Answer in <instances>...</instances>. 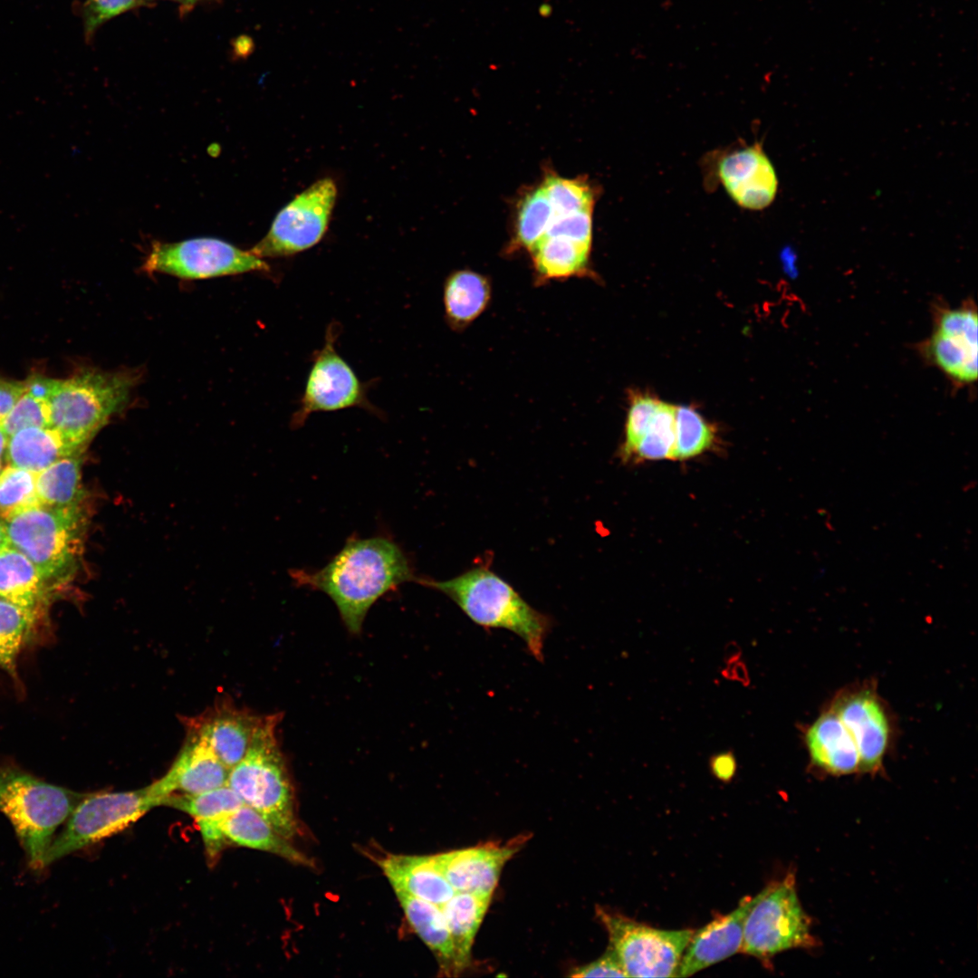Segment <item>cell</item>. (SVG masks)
<instances>
[{
	"instance_id": "obj_39",
	"label": "cell",
	"mask_w": 978,
	"mask_h": 978,
	"mask_svg": "<svg viewBox=\"0 0 978 978\" xmlns=\"http://www.w3.org/2000/svg\"><path fill=\"white\" fill-rule=\"evenodd\" d=\"M144 3V0H87L82 9L86 40L108 20Z\"/></svg>"
},
{
	"instance_id": "obj_23",
	"label": "cell",
	"mask_w": 978,
	"mask_h": 978,
	"mask_svg": "<svg viewBox=\"0 0 978 978\" xmlns=\"http://www.w3.org/2000/svg\"><path fill=\"white\" fill-rule=\"evenodd\" d=\"M395 893L408 923L434 954L441 974L456 976L462 973L440 906L401 891Z\"/></svg>"
},
{
	"instance_id": "obj_34",
	"label": "cell",
	"mask_w": 978,
	"mask_h": 978,
	"mask_svg": "<svg viewBox=\"0 0 978 978\" xmlns=\"http://www.w3.org/2000/svg\"><path fill=\"white\" fill-rule=\"evenodd\" d=\"M541 186L552 206L554 216L594 209L597 189L586 179L567 178L549 172L545 174Z\"/></svg>"
},
{
	"instance_id": "obj_3",
	"label": "cell",
	"mask_w": 978,
	"mask_h": 978,
	"mask_svg": "<svg viewBox=\"0 0 978 978\" xmlns=\"http://www.w3.org/2000/svg\"><path fill=\"white\" fill-rule=\"evenodd\" d=\"M137 376L130 370L85 369L65 379L48 378L50 427L82 453L97 432L127 405Z\"/></svg>"
},
{
	"instance_id": "obj_28",
	"label": "cell",
	"mask_w": 978,
	"mask_h": 978,
	"mask_svg": "<svg viewBox=\"0 0 978 978\" xmlns=\"http://www.w3.org/2000/svg\"><path fill=\"white\" fill-rule=\"evenodd\" d=\"M491 899L492 895L455 892L440 906L462 972L470 964L472 944Z\"/></svg>"
},
{
	"instance_id": "obj_11",
	"label": "cell",
	"mask_w": 978,
	"mask_h": 978,
	"mask_svg": "<svg viewBox=\"0 0 978 978\" xmlns=\"http://www.w3.org/2000/svg\"><path fill=\"white\" fill-rule=\"evenodd\" d=\"M337 194L332 178L317 180L278 212L267 234L249 251L264 259L291 256L314 246L326 233Z\"/></svg>"
},
{
	"instance_id": "obj_43",
	"label": "cell",
	"mask_w": 978,
	"mask_h": 978,
	"mask_svg": "<svg viewBox=\"0 0 978 978\" xmlns=\"http://www.w3.org/2000/svg\"><path fill=\"white\" fill-rule=\"evenodd\" d=\"M712 773L721 781H730L737 768L736 758L732 751L717 753L710 758Z\"/></svg>"
},
{
	"instance_id": "obj_1",
	"label": "cell",
	"mask_w": 978,
	"mask_h": 978,
	"mask_svg": "<svg viewBox=\"0 0 978 978\" xmlns=\"http://www.w3.org/2000/svg\"><path fill=\"white\" fill-rule=\"evenodd\" d=\"M290 576L298 587L327 594L353 634L361 631L368 611L379 598L417 579L404 551L385 536H351L322 568L293 569Z\"/></svg>"
},
{
	"instance_id": "obj_4",
	"label": "cell",
	"mask_w": 978,
	"mask_h": 978,
	"mask_svg": "<svg viewBox=\"0 0 978 978\" xmlns=\"http://www.w3.org/2000/svg\"><path fill=\"white\" fill-rule=\"evenodd\" d=\"M88 793L57 786L15 767L0 769V812L12 823L29 866L44 859L58 827Z\"/></svg>"
},
{
	"instance_id": "obj_31",
	"label": "cell",
	"mask_w": 978,
	"mask_h": 978,
	"mask_svg": "<svg viewBox=\"0 0 978 978\" xmlns=\"http://www.w3.org/2000/svg\"><path fill=\"white\" fill-rule=\"evenodd\" d=\"M244 804L237 793L227 784L197 794L174 793L161 805L183 811L196 823L220 820Z\"/></svg>"
},
{
	"instance_id": "obj_16",
	"label": "cell",
	"mask_w": 978,
	"mask_h": 978,
	"mask_svg": "<svg viewBox=\"0 0 978 978\" xmlns=\"http://www.w3.org/2000/svg\"><path fill=\"white\" fill-rule=\"evenodd\" d=\"M265 715L238 707L230 697L218 698L200 714L182 717L186 730L192 731L210 745L229 769L247 753Z\"/></svg>"
},
{
	"instance_id": "obj_14",
	"label": "cell",
	"mask_w": 978,
	"mask_h": 978,
	"mask_svg": "<svg viewBox=\"0 0 978 978\" xmlns=\"http://www.w3.org/2000/svg\"><path fill=\"white\" fill-rule=\"evenodd\" d=\"M840 718L857 746L860 772L883 771L890 753L896 724L884 699L868 682L839 690L828 705Z\"/></svg>"
},
{
	"instance_id": "obj_15",
	"label": "cell",
	"mask_w": 978,
	"mask_h": 978,
	"mask_svg": "<svg viewBox=\"0 0 978 978\" xmlns=\"http://www.w3.org/2000/svg\"><path fill=\"white\" fill-rule=\"evenodd\" d=\"M714 173L732 200L742 208L762 210L776 197L777 174L760 143L720 153Z\"/></svg>"
},
{
	"instance_id": "obj_10",
	"label": "cell",
	"mask_w": 978,
	"mask_h": 978,
	"mask_svg": "<svg viewBox=\"0 0 978 978\" xmlns=\"http://www.w3.org/2000/svg\"><path fill=\"white\" fill-rule=\"evenodd\" d=\"M339 334L340 325L332 321L327 327L323 345L313 354L299 408L291 417L292 429L302 427L316 412L360 408L379 415L365 386L336 350Z\"/></svg>"
},
{
	"instance_id": "obj_27",
	"label": "cell",
	"mask_w": 978,
	"mask_h": 978,
	"mask_svg": "<svg viewBox=\"0 0 978 978\" xmlns=\"http://www.w3.org/2000/svg\"><path fill=\"white\" fill-rule=\"evenodd\" d=\"M591 245L561 236H543L530 251L542 281L586 275Z\"/></svg>"
},
{
	"instance_id": "obj_19",
	"label": "cell",
	"mask_w": 978,
	"mask_h": 978,
	"mask_svg": "<svg viewBox=\"0 0 978 978\" xmlns=\"http://www.w3.org/2000/svg\"><path fill=\"white\" fill-rule=\"evenodd\" d=\"M758 898H743L728 915L718 916L713 921L694 930L681 957L676 977L691 976L741 952L746 916Z\"/></svg>"
},
{
	"instance_id": "obj_24",
	"label": "cell",
	"mask_w": 978,
	"mask_h": 978,
	"mask_svg": "<svg viewBox=\"0 0 978 978\" xmlns=\"http://www.w3.org/2000/svg\"><path fill=\"white\" fill-rule=\"evenodd\" d=\"M74 451L56 429L28 427L8 437L5 452L10 465L34 473H40L55 461L72 455Z\"/></svg>"
},
{
	"instance_id": "obj_2",
	"label": "cell",
	"mask_w": 978,
	"mask_h": 978,
	"mask_svg": "<svg viewBox=\"0 0 978 978\" xmlns=\"http://www.w3.org/2000/svg\"><path fill=\"white\" fill-rule=\"evenodd\" d=\"M417 581L446 595L474 623L486 630L503 628L515 634L535 659L543 661L544 642L552 628V618L532 608L488 566L473 567L444 581L421 578Z\"/></svg>"
},
{
	"instance_id": "obj_18",
	"label": "cell",
	"mask_w": 978,
	"mask_h": 978,
	"mask_svg": "<svg viewBox=\"0 0 978 978\" xmlns=\"http://www.w3.org/2000/svg\"><path fill=\"white\" fill-rule=\"evenodd\" d=\"M523 837L504 845L486 843L434 855L455 892L493 895L505 863L518 851Z\"/></svg>"
},
{
	"instance_id": "obj_6",
	"label": "cell",
	"mask_w": 978,
	"mask_h": 978,
	"mask_svg": "<svg viewBox=\"0 0 978 978\" xmlns=\"http://www.w3.org/2000/svg\"><path fill=\"white\" fill-rule=\"evenodd\" d=\"M4 521L11 546L35 566L46 582L72 576L82 555L86 523L80 504H40Z\"/></svg>"
},
{
	"instance_id": "obj_5",
	"label": "cell",
	"mask_w": 978,
	"mask_h": 978,
	"mask_svg": "<svg viewBox=\"0 0 978 978\" xmlns=\"http://www.w3.org/2000/svg\"><path fill=\"white\" fill-rule=\"evenodd\" d=\"M281 714L265 715L244 758L230 769L227 785L283 837L299 832L293 791L276 737Z\"/></svg>"
},
{
	"instance_id": "obj_36",
	"label": "cell",
	"mask_w": 978,
	"mask_h": 978,
	"mask_svg": "<svg viewBox=\"0 0 978 978\" xmlns=\"http://www.w3.org/2000/svg\"><path fill=\"white\" fill-rule=\"evenodd\" d=\"M674 458L689 459L708 450L715 439L714 427L689 407H676Z\"/></svg>"
},
{
	"instance_id": "obj_32",
	"label": "cell",
	"mask_w": 978,
	"mask_h": 978,
	"mask_svg": "<svg viewBox=\"0 0 978 978\" xmlns=\"http://www.w3.org/2000/svg\"><path fill=\"white\" fill-rule=\"evenodd\" d=\"M38 616L0 597V668L15 674L18 655Z\"/></svg>"
},
{
	"instance_id": "obj_44",
	"label": "cell",
	"mask_w": 978,
	"mask_h": 978,
	"mask_svg": "<svg viewBox=\"0 0 978 978\" xmlns=\"http://www.w3.org/2000/svg\"><path fill=\"white\" fill-rule=\"evenodd\" d=\"M12 546L8 538L5 521L0 520V552Z\"/></svg>"
},
{
	"instance_id": "obj_45",
	"label": "cell",
	"mask_w": 978,
	"mask_h": 978,
	"mask_svg": "<svg viewBox=\"0 0 978 978\" xmlns=\"http://www.w3.org/2000/svg\"><path fill=\"white\" fill-rule=\"evenodd\" d=\"M7 440H8V436L5 434V432L4 431V429H3L2 426H1V423H0V458L5 455L6 445H7Z\"/></svg>"
},
{
	"instance_id": "obj_48",
	"label": "cell",
	"mask_w": 978,
	"mask_h": 978,
	"mask_svg": "<svg viewBox=\"0 0 978 978\" xmlns=\"http://www.w3.org/2000/svg\"><path fill=\"white\" fill-rule=\"evenodd\" d=\"M146 1H151V0H144L145 3H146Z\"/></svg>"
},
{
	"instance_id": "obj_29",
	"label": "cell",
	"mask_w": 978,
	"mask_h": 978,
	"mask_svg": "<svg viewBox=\"0 0 978 978\" xmlns=\"http://www.w3.org/2000/svg\"><path fill=\"white\" fill-rule=\"evenodd\" d=\"M81 455L64 456L37 473L36 490L42 505L67 507L80 504L82 499Z\"/></svg>"
},
{
	"instance_id": "obj_33",
	"label": "cell",
	"mask_w": 978,
	"mask_h": 978,
	"mask_svg": "<svg viewBox=\"0 0 978 978\" xmlns=\"http://www.w3.org/2000/svg\"><path fill=\"white\" fill-rule=\"evenodd\" d=\"M47 382L43 377L27 381L26 390L1 422L8 437L24 428L50 427Z\"/></svg>"
},
{
	"instance_id": "obj_12",
	"label": "cell",
	"mask_w": 978,
	"mask_h": 978,
	"mask_svg": "<svg viewBox=\"0 0 978 978\" xmlns=\"http://www.w3.org/2000/svg\"><path fill=\"white\" fill-rule=\"evenodd\" d=\"M263 258L223 240L199 237L177 243L156 242L142 269L183 279H206L268 271Z\"/></svg>"
},
{
	"instance_id": "obj_8",
	"label": "cell",
	"mask_w": 978,
	"mask_h": 978,
	"mask_svg": "<svg viewBox=\"0 0 978 978\" xmlns=\"http://www.w3.org/2000/svg\"><path fill=\"white\" fill-rule=\"evenodd\" d=\"M160 806L148 786L126 791L88 793L54 837L45 855V867L117 834Z\"/></svg>"
},
{
	"instance_id": "obj_37",
	"label": "cell",
	"mask_w": 978,
	"mask_h": 978,
	"mask_svg": "<svg viewBox=\"0 0 978 978\" xmlns=\"http://www.w3.org/2000/svg\"><path fill=\"white\" fill-rule=\"evenodd\" d=\"M36 476V473L10 465L0 472V517L3 520L41 504Z\"/></svg>"
},
{
	"instance_id": "obj_38",
	"label": "cell",
	"mask_w": 978,
	"mask_h": 978,
	"mask_svg": "<svg viewBox=\"0 0 978 978\" xmlns=\"http://www.w3.org/2000/svg\"><path fill=\"white\" fill-rule=\"evenodd\" d=\"M660 404L658 399L636 393L631 397L625 425V437L621 456L628 459L637 444L648 428Z\"/></svg>"
},
{
	"instance_id": "obj_21",
	"label": "cell",
	"mask_w": 978,
	"mask_h": 978,
	"mask_svg": "<svg viewBox=\"0 0 978 978\" xmlns=\"http://www.w3.org/2000/svg\"><path fill=\"white\" fill-rule=\"evenodd\" d=\"M379 864L394 891L441 906L455 893L432 856L388 855Z\"/></svg>"
},
{
	"instance_id": "obj_22",
	"label": "cell",
	"mask_w": 978,
	"mask_h": 978,
	"mask_svg": "<svg viewBox=\"0 0 978 978\" xmlns=\"http://www.w3.org/2000/svg\"><path fill=\"white\" fill-rule=\"evenodd\" d=\"M227 845L257 849L277 855L290 862L312 867V862L280 835L257 811L243 804L228 814L221 824Z\"/></svg>"
},
{
	"instance_id": "obj_25",
	"label": "cell",
	"mask_w": 978,
	"mask_h": 978,
	"mask_svg": "<svg viewBox=\"0 0 978 978\" xmlns=\"http://www.w3.org/2000/svg\"><path fill=\"white\" fill-rule=\"evenodd\" d=\"M487 278L471 270L451 273L445 282L443 303L446 318L455 330L464 329L486 309L491 299Z\"/></svg>"
},
{
	"instance_id": "obj_47",
	"label": "cell",
	"mask_w": 978,
	"mask_h": 978,
	"mask_svg": "<svg viewBox=\"0 0 978 978\" xmlns=\"http://www.w3.org/2000/svg\"><path fill=\"white\" fill-rule=\"evenodd\" d=\"M0 472H1V458H0Z\"/></svg>"
},
{
	"instance_id": "obj_30",
	"label": "cell",
	"mask_w": 978,
	"mask_h": 978,
	"mask_svg": "<svg viewBox=\"0 0 978 978\" xmlns=\"http://www.w3.org/2000/svg\"><path fill=\"white\" fill-rule=\"evenodd\" d=\"M553 217L552 206L542 187L527 190L517 205L510 251H531L546 235Z\"/></svg>"
},
{
	"instance_id": "obj_42",
	"label": "cell",
	"mask_w": 978,
	"mask_h": 978,
	"mask_svg": "<svg viewBox=\"0 0 978 978\" xmlns=\"http://www.w3.org/2000/svg\"><path fill=\"white\" fill-rule=\"evenodd\" d=\"M27 388V381L0 378V423L8 415Z\"/></svg>"
},
{
	"instance_id": "obj_13",
	"label": "cell",
	"mask_w": 978,
	"mask_h": 978,
	"mask_svg": "<svg viewBox=\"0 0 978 978\" xmlns=\"http://www.w3.org/2000/svg\"><path fill=\"white\" fill-rule=\"evenodd\" d=\"M931 335L916 349L925 362L940 369L955 388L975 383L978 375V317L975 302L958 308L935 304Z\"/></svg>"
},
{
	"instance_id": "obj_26",
	"label": "cell",
	"mask_w": 978,
	"mask_h": 978,
	"mask_svg": "<svg viewBox=\"0 0 978 978\" xmlns=\"http://www.w3.org/2000/svg\"><path fill=\"white\" fill-rule=\"evenodd\" d=\"M46 581L35 566L10 547L0 552V597L39 616L45 602Z\"/></svg>"
},
{
	"instance_id": "obj_40",
	"label": "cell",
	"mask_w": 978,
	"mask_h": 978,
	"mask_svg": "<svg viewBox=\"0 0 978 978\" xmlns=\"http://www.w3.org/2000/svg\"><path fill=\"white\" fill-rule=\"evenodd\" d=\"M593 210L585 209L568 215L555 216L545 235L565 237L591 245Z\"/></svg>"
},
{
	"instance_id": "obj_17",
	"label": "cell",
	"mask_w": 978,
	"mask_h": 978,
	"mask_svg": "<svg viewBox=\"0 0 978 978\" xmlns=\"http://www.w3.org/2000/svg\"><path fill=\"white\" fill-rule=\"evenodd\" d=\"M229 772L203 737L187 730L185 742L172 765L149 787L161 805L165 798L174 793L197 794L225 785Z\"/></svg>"
},
{
	"instance_id": "obj_46",
	"label": "cell",
	"mask_w": 978,
	"mask_h": 978,
	"mask_svg": "<svg viewBox=\"0 0 978 978\" xmlns=\"http://www.w3.org/2000/svg\"><path fill=\"white\" fill-rule=\"evenodd\" d=\"M173 1L179 2V3L184 4V5H193V4H196V3H197L198 1H201V0H173Z\"/></svg>"
},
{
	"instance_id": "obj_7",
	"label": "cell",
	"mask_w": 978,
	"mask_h": 978,
	"mask_svg": "<svg viewBox=\"0 0 978 978\" xmlns=\"http://www.w3.org/2000/svg\"><path fill=\"white\" fill-rule=\"evenodd\" d=\"M789 871L781 880L767 885L748 912L741 952L769 964L776 954L791 949H813L819 941L811 929Z\"/></svg>"
},
{
	"instance_id": "obj_20",
	"label": "cell",
	"mask_w": 978,
	"mask_h": 978,
	"mask_svg": "<svg viewBox=\"0 0 978 978\" xmlns=\"http://www.w3.org/2000/svg\"><path fill=\"white\" fill-rule=\"evenodd\" d=\"M803 741L810 767L830 776L860 772L855 742L838 714L829 707L805 726Z\"/></svg>"
},
{
	"instance_id": "obj_35",
	"label": "cell",
	"mask_w": 978,
	"mask_h": 978,
	"mask_svg": "<svg viewBox=\"0 0 978 978\" xmlns=\"http://www.w3.org/2000/svg\"><path fill=\"white\" fill-rule=\"evenodd\" d=\"M676 406L660 401L646 433L628 459H673L676 444Z\"/></svg>"
},
{
	"instance_id": "obj_9",
	"label": "cell",
	"mask_w": 978,
	"mask_h": 978,
	"mask_svg": "<svg viewBox=\"0 0 978 978\" xmlns=\"http://www.w3.org/2000/svg\"><path fill=\"white\" fill-rule=\"evenodd\" d=\"M597 915L628 977H676L693 929H657L601 907Z\"/></svg>"
},
{
	"instance_id": "obj_41",
	"label": "cell",
	"mask_w": 978,
	"mask_h": 978,
	"mask_svg": "<svg viewBox=\"0 0 978 978\" xmlns=\"http://www.w3.org/2000/svg\"><path fill=\"white\" fill-rule=\"evenodd\" d=\"M572 977H628L614 951L609 947L604 954L589 964L573 970Z\"/></svg>"
}]
</instances>
